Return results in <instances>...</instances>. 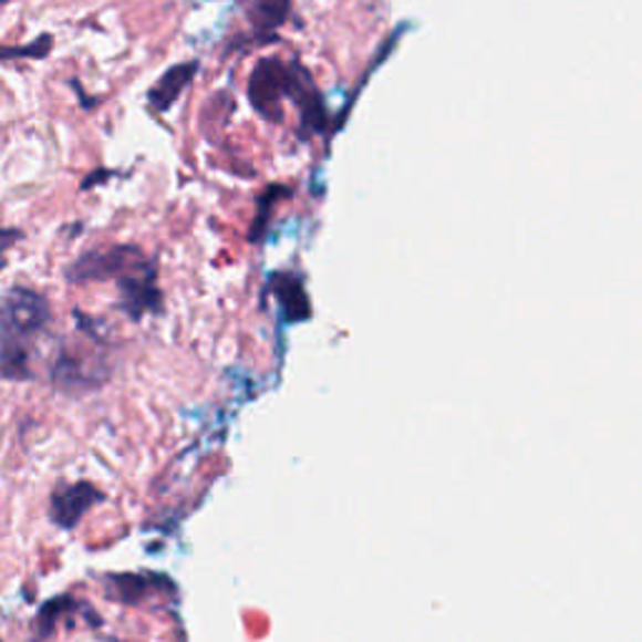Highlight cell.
<instances>
[{"mask_svg": "<svg viewBox=\"0 0 642 642\" xmlns=\"http://www.w3.org/2000/svg\"><path fill=\"white\" fill-rule=\"evenodd\" d=\"M148 259L138 247L121 244V247L91 249L81 253L69 269H65V281L71 284H89V281H116L126 277L134 269H141Z\"/></svg>", "mask_w": 642, "mask_h": 642, "instance_id": "3", "label": "cell"}, {"mask_svg": "<svg viewBox=\"0 0 642 642\" xmlns=\"http://www.w3.org/2000/svg\"><path fill=\"white\" fill-rule=\"evenodd\" d=\"M196 71H198L196 61L172 65V69L148 89V106L158 113L172 111L176 106V101L182 99V93L191 86Z\"/></svg>", "mask_w": 642, "mask_h": 642, "instance_id": "8", "label": "cell"}, {"mask_svg": "<svg viewBox=\"0 0 642 642\" xmlns=\"http://www.w3.org/2000/svg\"><path fill=\"white\" fill-rule=\"evenodd\" d=\"M31 642H45V640H38V638H33V640H31Z\"/></svg>", "mask_w": 642, "mask_h": 642, "instance_id": "14", "label": "cell"}, {"mask_svg": "<svg viewBox=\"0 0 642 642\" xmlns=\"http://www.w3.org/2000/svg\"><path fill=\"white\" fill-rule=\"evenodd\" d=\"M83 605L79 600H73L71 594H59V598H51L45 600L41 608H38L35 618L31 622L33 628V638L38 640H49L55 630H59L61 620L71 622L73 615H79V610Z\"/></svg>", "mask_w": 642, "mask_h": 642, "instance_id": "9", "label": "cell"}, {"mask_svg": "<svg viewBox=\"0 0 642 642\" xmlns=\"http://www.w3.org/2000/svg\"><path fill=\"white\" fill-rule=\"evenodd\" d=\"M111 176H113V172H106V168H99V172H93V174H89L86 178H83L81 191H89V188L103 184V178H111Z\"/></svg>", "mask_w": 642, "mask_h": 642, "instance_id": "12", "label": "cell"}, {"mask_svg": "<svg viewBox=\"0 0 642 642\" xmlns=\"http://www.w3.org/2000/svg\"><path fill=\"white\" fill-rule=\"evenodd\" d=\"M53 51V35L43 33L25 45H0V63L6 61H43Z\"/></svg>", "mask_w": 642, "mask_h": 642, "instance_id": "10", "label": "cell"}, {"mask_svg": "<svg viewBox=\"0 0 642 642\" xmlns=\"http://www.w3.org/2000/svg\"><path fill=\"white\" fill-rule=\"evenodd\" d=\"M291 63L281 59H261L249 75V101L253 111L269 121V124H281L284 121V106L281 99L289 93Z\"/></svg>", "mask_w": 642, "mask_h": 642, "instance_id": "4", "label": "cell"}, {"mask_svg": "<svg viewBox=\"0 0 642 642\" xmlns=\"http://www.w3.org/2000/svg\"><path fill=\"white\" fill-rule=\"evenodd\" d=\"M287 99H291L299 106V121H301V136L311 138L324 134L329 126V113L324 106V99L314 86V79H311L309 71L301 63H291V79H289V93Z\"/></svg>", "mask_w": 642, "mask_h": 642, "instance_id": "6", "label": "cell"}, {"mask_svg": "<svg viewBox=\"0 0 642 642\" xmlns=\"http://www.w3.org/2000/svg\"><path fill=\"white\" fill-rule=\"evenodd\" d=\"M106 495L91 482H73V485H61L51 493L49 517L59 530L71 532L93 507L101 505Z\"/></svg>", "mask_w": 642, "mask_h": 642, "instance_id": "5", "label": "cell"}, {"mask_svg": "<svg viewBox=\"0 0 642 642\" xmlns=\"http://www.w3.org/2000/svg\"><path fill=\"white\" fill-rule=\"evenodd\" d=\"M51 321V301L38 289L15 284L0 297V382L35 380L38 349Z\"/></svg>", "mask_w": 642, "mask_h": 642, "instance_id": "1", "label": "cell"}, {"mask_svg": "<svg viewBox=\"0 0 642 642\" xmlns=\"http://www.w3.org/2000/svg\"><path fill=\"white\" fill-rule=\"evenodd\" d=\"M108 366L103 364V359L96 352H89L79 344L61 342L59 352L53 354L49 380L55 392L65 396H81L106 382Z\"/></svg>", "mask_w": 642, "mask_h": 642, "instance_id": "2", "label": "cell"}, {"mask_svg": "<svg viewBox=\"0 0 642 642\" xmlns=\"http://www.w3.org/2000/svg\"><path fill=\"white\" fill-rule=\"evenodd\" d=\"M23 239L21 229H0V271L6 269V251Z\"/></svg>", "mask_w": 642, "mask_h": 642, "instance_id": "11", "label": "cell"}, {"mask_svg": "<svg viewBox=\"0 0 642 642\" xmlns=\"http://www.w3.org/2000/svg\"><path fill=\"white\" fill-rule=\"evenodd\" d=\"M244 21L249 23L253 41H277V31L289 21L291 0H239Z\"/></svg>", "mask_w": 642, "mask_h": 642, "instance_id": "7", "label": "cell"}, {"mask_svg": "<svg viewBox=\"0 0 642 642\" xmlns=\"http://www.w3.org/2000/svg\"><path fill=\"white\" fill-rule=\"evenodd\" d=\"M8 3H13V0H0V8H3V6H8Z\"/></svg>", "mask_w": 642, "mask_h": 642, "instance_id": "13", "label": "cell"}]
</instances>
